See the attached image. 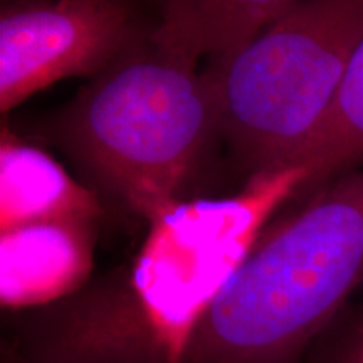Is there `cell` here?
<instances>
[{
  "label": "cell",
  "mask_w": 363,
  "mask_h": 363,
  "mask_svg": "<svg viewBox=\"0 0 363 363\" xmlns=\"http://www.w3.org/2000/svg\"><path fill=\"white\" fill-rule=\"evenodd\" d=\"M363 289V167L259 234L177 335L182 363H305Z\"/></svg>",
  "instance_id": "1"
},
{
  "label": "cell",
  "mask_w": 363,
  "mask_h": 363,
  "mask_svg": "<svg viewBox=\"0 0 363 363\" xmlns=\"http://www.w3.org/2000/svg\"><path fill=\"white\" fill-rule=\"evenodd\" d=\"M363 38V0H299L208 69L217 130L252 177L296 169Z\"/></svg>",
  "instance_id": "2"
},
{
  "label": "cell",
  "mask_w": 363,
  "mask_h": 363,
  "mask_svg": "<svg viewBox=\"0 0 363 363\" xmlns=\"http://www.w3.org/2000/svg\"><path fill=\"white\" fill-rule=\"evenodd\" d=\"M217 130L207 74L153 44L115 62L78 98L67 138L88 169L152 224L180 203L208 135Z\"/></svg>",
  "instance_id": "3"
},
{
  "label": "cell",
  "mask_w": 363,
  "mask_h": 363,
  "mask_svg": "<svg viewBox=\"0 0 363 363\" xmlns=\"http://www.w3.org/2000/svg\"><path fill=\"white\" fill-rule=\"evenodd\" d=\"M305 179L301 169L256 175L234 199L180 202L152 224L131 281L162 325L175 335L187 326L244 259L262 220Z\"/></svg>",
  "instance_id": "4"
},
{
  "label": "cell",
  "mask_w": 363,
  "mask_h": 363,
  "mask_svg": "<svg viewBox=\"0 0 363 363\" xmlns=\"http://www.w3.org/2000/svg\"><path fill=\"white\" fill-rule=\"evenodd\" d=\"M2 363H182L131 278H108L19 318L2 337Z\"/></svg>",
  "instance_id": "5"
},
{
  "label": "cell",
  "mask_w": 363,
  "mask_h": 363,
  "mask_svg": "<svg viewBox=\"0 0 363 363\" xmlns=\"http://www.w3.org/2000/svg\"><path fill=\"white\" fill-rule=\"evenodd\" d=\"M130 16L116 0H54L0 17V110L56 81L110 69L128 48Z\"/></svg>",
  "instance_id": "6"
},
{
  "label": "cell",
  "mask_w": 363,
  "mask_h": 363,
  "mask_svg": "<svg viewBox=\"0 0 363 363\" xmlns=\"http://www.w3.org/2000/svg\"><path fill=\"white\" fill-rule=\"evenodd\" d=\"M2 306L33 310L83 288L93 259V222L44 220L2 233Z\"/></svg>",
  "instance_id": "7"
},
{
  "label": "cell",
  "mask_w": 363,
  "mask_h": 363,
  "mask_svg": "<svg viewBox=\"0 0 363 363\" xmlns=\"http://www.w3.org/2000/svg\"><path fill=\"white\" fill-rule=\"evenodd\" d=\"M98 199L43 150L4 131L0 147L2 233L44 220H94Z\"/></svg>",
  "instance_id": "8"
},
{
  "label": "cell",
  "mask_w": 363,
  "mask_h": 363,
  "mask_svg": "<svg viewBox=\"0 0 363 363\" xmlns=\"http://www.w3.org/2000/svg\"><path fill=\"white\" fill-rule=\"evenodd\" d=\"M299 0H162L153 44L192 59L222 62Z\"/></svg>",
  "instance_id": "9"
},
{
  "label": "cell",
  "mask_w": 363,
  "mask_h": 363,
  "mask_svg": "<svg viewBox=\"0 0 363 363\" xmlns=\"http://www.w3.org/2000/svg\"><path fill=\"white\" fill-rule=\"evenodd\" d=\"M363 167V38L325 125L303 152L296 169L306 180L296 195H311L335 177Z\"/></svg>",
  "instance_id": "10"
},
{
  "label": "cell",
  "mask_w": 363,
  "mask_h": 363,
  "mask_svg": "<svg viewBox=\"0 0 363 363\" xmlns=\"http://www.w3.org/2000/svg\"><path fill=\"white\" fill-rule=\"evenodd\" d=\"M305 363H363V296L316 340Z\"/></svg>",
  "instance_id": "11"
}]
</instances>
